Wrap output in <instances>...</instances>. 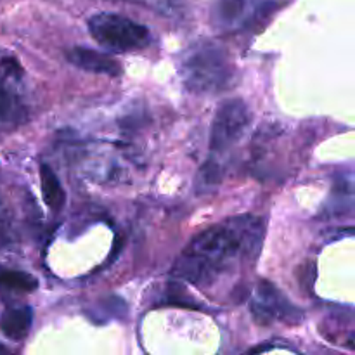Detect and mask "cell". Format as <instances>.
Masks as SVG:
<instances>
[{"label": "cell", "mask_w": 355, "mask_h": 355, "mask_svg": "<svg viewBox=\"0 0 355 355\" xmlns=\"http://www.w3.org/2000/svg\"><path fill=\"white\" fill-rule=\"evenodd\" d=\"M266 238V218L229 217L193 238L173 263V276L198 288H211L255 262Z\"/></svg>", "instance_id": "obj_1"}, {"label": "cell", "mask_w": 355, "mask_h": 355, "mask_svg": "<svg viewBox=\"0 0 355 355\" xmlns=\"http://www.w3.org/2000/svg\"><path fill=\"white\" fill-rule=\"evenodd\" d=\"M179 75L193 94H218L238 83V71L231 54L214 40H198L179 55Z\"/></svg>", "instance_id": "obj_2"}, {"label": "cell", "mask_w": 355, "mask_h": 355, "mask_svg": "<svg viewBox=\"0 0 355 355\" xmlns=\"http://www.w3.org/2000/svg\"><path fill=\"white\" fill-rule=\"evenodd\" d=\"M94 40L111 52L141 51L151 44V31L121 14L99 12L89 19Z\"/></svg>", "instance_id": "obj_3"}, {"label": "cell", "mask_w": 355, "mask_h": 355, "mask_svg": "<svg viewBox=\"0 0 355 355\" xmlns=\"http://www.w3.org/2000/svg\"><path fill=\"white\" fill-rule=\"evenodd\" d=\"M252 123V111L243 99H229L218 106L210 130V151L215 162L243 139ZM222 163V162H220Z\"/></svg>", "instance_id": "obj_4"}, {"label": "cell", "mask_w": 355, "mask_h": 355, "mask_svg": "<svg viewBox=\"0 0 355 355\" xmlns=\"http://www.w3.org/2000/svg\"><path fill=\"white\" fill-rule=\"evenodd\" d=\"M250 309H252L253 321L260 326H270L274 322L298 326L304 322V312L291 304L269 281H259Z\"/></svg>", "instance_id": "obj_5"}, {"label": "cell", "mask_w": 355, "mask_h": 355, "mask_svg": "<svg viewBox=\"0 0 355 355\" xmlns=\"http://www.w3.org/2000/svg\"><path fill=\"white\" fill-rule=\"evenodd\" d=\"M270 6V0H217L211 9V23L222 33H234L259 21Z\"/></svg>", "instance_id": "obj_6"}, {"label": "cell", "mask_w": 355, "mask_h": 355, "mask_svg": "<svg viewBox=\"0 0 355 355\" xmlns=\"http://www.w3.org/2000/svg\"><path fill=\"white\" fill-rule=\"evenodd\" d=\"M66 59L76 68H82L89 73L107 76H120L123 73L120 62L114 61L104 52L92 51L87 47H71L66 51Z\"/></svg>", "instance_id": "obj_7"}, {"label": "cell", "mask_w": 355, "mask_h": 355, "mask_svg": "<svg viewBox=\"0 0 355 355\" xmlns=\"http://www.w3.org/2000/svg\"><path fill=\"white\" fill-rule=\"evenodd\" d=\"M33 321L31 309L23 305V307H10L0 318V331L14 342H21L28 336Z\"/></svg>", "instance_id": "obj_8"}, {"label": "cell", "mask_w": 355, "mask_h": 355, "mask_svg": "<svg viewBox=\"0 0 355 355\" xmlns=\"http://www.w3.org/2000/svg\"><path fill=\"white\" fill-rule=\"evenodd\" d=\"M28 118L23 99L7 83L0 82V123L17 125Z\"/></svg>", "instance_id": "obj_9"}, {"label": "cell", "mask_w": 355, "mask_h": 355, "mask_svg": "<svg viewBox=\"0 0 355 355\" xmlns=\"http://www.w3.org/2000/svg\"><path fill=\"white\" fill-rule=\"evenodd\" d=\"M40 184H42V196H44L45 203L52 211H59L64 207L66 194L62 189L61 182H59L58 175L54 170L47 165L40 166Z\"/></svg>", "instance_id": "obj_10"}, {"label": "cell", "mask_w": 355, "mask_h": 355, "mask_svg": "<svg viewBox=\"0 0 355 355\" xmlns=\"http://www.w3.org/2000/svg\"><path fill=\"white\" fill-rule=\"evenodd\" d=\"M37 286L38 281L24 270H0V295L31 293Z\"/></svg>", "instance_id": "obj_11"}, {"label": "cell", "mask_w": 355, "mask_h": 355, "mask_svg": "<svg viewBox=\"0 0 355 355\" xmlns=\"http://www.w3.org/2000/svg\"><path fill=\"white\" fill-rule=\"evenodd\" d=\"M16 241L17 236L12 220H10L6 208L0 207V248H7V246L14 245Z\"/></svg>", "instance_id": "obj_12"}, {"label": "cell", "mask_w": 355, "mask_h": 355, "mask_svg": "<svg viewBox=\"0 0 355 355\" xmlns=\"http://www.w3.org/2000/svg\"><path fill=\"white\" fill-rule=\"evenodd\" d=\"M128 2L142 3V6L159 10V12H170L177 7V0H128Z\"/></svg>", "instance_id": "obj_13"}]
</instances>
